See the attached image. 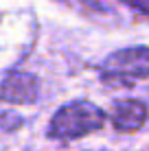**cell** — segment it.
I'll return each mask as SVG.
<instances>
[{
	"label": "cell",
	"mask_w": 149,
	"mask_h": 151,
	"mask_svg": "<svg viewBox=\"0 0 149 151\" xmlns=\"http://www.w3.org/2000/svg\"><path fill=\"white\" fill-rule=\"evenodd\" d=\"M147 107L140 101H119L112 110V123L119 132H136L145 125Z\"/></svg>",
	"instance_id": "277c9868"
},
{
	"label": "cell",
	"mask_w": 149,
	"mask_h": 151,
	"mask_svg": "<svg viewBox=\"0 0 149 151\" xmlns=\"http://www.w3.org/2000/svg\"><path fill=\"white\" fill-rule=\"evenodd\" d=\"M149 77V48L136 46V48H123L119 53L110 55L101 64V79L107 86L127 88L138 79Z\"/></svg>",
	"instance_id": "7a4b0ae2"
},
{
	"label": "cell",
	"mask_w": 149,
	"mask_h": 151,
	"mask_svg": "<svg viewBox=\"0 0 149 151\" xmlns=\"http://www.w3.org/2000/svg\"><path fill=\"white\" fill-rule=\"evenodd\" d=\"M125 2L136 7V9H140V11H145V13H149V0H125Z\"/></svg>",
	"instance_id": "5b68a950"
},
{
	"label": "cell",
	"mask_w": 149,
	"mask_h": 151,
	"mask_svg": "<svg viewBox=\"0 0 149 151\" xmlns=\"http://www.w3.org/2000/svg\"><path fill=\"white\" fill-rule=\"evenodd\" d=\"M37 96L35 79L27 72H11L0 86V99L7 103H33Z\"/></svg>",
	"instance_id": "3957f363"
},
{
	"label": "cell",
	"mask_w": 149,
	"mask_h": 151,
	"mask_svg": "<svg viewBox=\"0 0 149 151\" xmlns=\"http://www.w3.org/2000/svg\"><path fill=\"white\" fill-rule=\"evenodd\" d=\"M103 123H105V114L96 105H92L88 101H77V103L61 107L53 116L50 127H48V136L59 138V140L81 138L86 134L101 129Z\"/></svg>",
	"instance_id": "6da1fadb"
}]
</instances>
